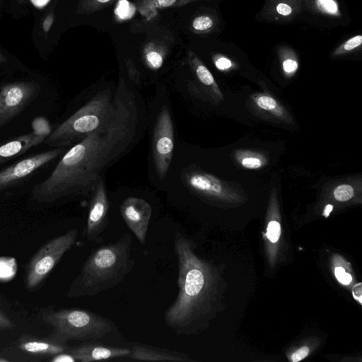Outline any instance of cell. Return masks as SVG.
Here are the masks:
<instances>
[{
    "instance_id": "cell-35",
    "label": "cell",
    "mask_w": 362,
    "mask_h": 362,
    "mask_svg": "<svg viewBox=\"0 0 362 362\" xmlns=\"http://www.w3.org/2000/svg\"><path fill=\"white\" fill-rule=\"evenodd\" d=\"M216 66L221 70H226L232 66L231 62L225 57H218L214 60Z\"/></svg>"
},
{
    "instance_id": "cell-3",
    "label": "cell",
    "mask_w": 362,
    "mask_h": 362,
    "mask_svg": "<svg viewBox=\"0 0 362 362\" xmlns=\"http://www.w3.org/2000/svg\"><path fill=\"white\" fill-rule=\"evenodd\" d=\"M131 252L128 233L93 251L71 282L67 297L93 296L118 285L134 268Z\"/></svg>"
},
{
    "instance_id": "cell-37",
    "label": "cell",
    "mask_w": 362,
    "mask_h": 362,
    "mask_svg": "<svg viewBox=\"0 0 362 362\" xmlns=\"http://www.w3.org/2000/svg\"><path fill=\"white\" fill-rule=\"evenodd\" d=\"M345 272V269L341 267H337L334 270L335 276L337 279H339Z\"/></svg>"
},
{
    "instance_id": "cell-9",
    "label": "cell",
    "mask_w": 362,
    "mask_h": 362,
    "mask_svg": "<svg viewBox=\"0 0 362 362\" xmlns=\"http://www.w3.org/2000/svg\"><path fill=\"white\" fill-rule=\"evenodd\" d=\"M174 127L170 111L164 105L158 112L153 129L152 155L156 175L165 178L173 159Z\"/></svg>"
},
{
    "instance_id": "cell-18",
    "label": "cell",
    "mask_w": 362,
    "mask_h": 362,
    "mask_svg": "<svg viewBox=\"0 0 362 362\" xmlns=\"http://www.w3.org/2000/svg\"><path fill=\"white\" fill-rule=\"evenodd\" d=\"M168 45L160 40L147 41L142 50V59L146 67L157 71L162 67L168 53Z\"/></svg>"
},
{
    "instance_id": "cell-29",
    "label": "cell",
    "mask_w": 362,
    "mask_h": 362,
    "mask_svg": "<svg viewBox=\"0 0 362 362\" xmlns=\"http://www.w3.org/2000/svg\"><path fill=\"white\" fill-rule=\"evenodd\" d=\"M14 326L11 319L0 308V332L12 329Z\"/></svg>"
},
{
    "instance_id": "cell-16",
    "label": "cell",
    "mask_w": 362,
    "mask_h": 362,
    "mask_svg": "<svg viewBox=\"0 0 362 362\" xmlns=\"http://www.w3.org/2000/svg\"><path fill=\"white\" fill-rule=\"evenodd\" d=\"M128 358L142 361L187 362L192 361L185 353L141 343L132 344Z\"/></svg>"
},
{
    "instance_id": "cell-14",
    "label": "cell",
    "mask_w": 362,
    "mask_h": 362,
    "mask_svg": "<svg viewBox=\"0 0 362 362\" xmlns=\"http://www.w3.org/2000/svg\"><path fill=\"white\" fill-rule=\"evenodd\" d=\"M68 352L76 361L92 362L128 357L130 348L112 346L97 341H84L70 347Z\"/></svg>"
},
{
    "instance_id": "cell-36",
    "label": "cell",
    "mask_w": 362,
    "mask_h": 362,
    "mask_svg": "<svg viewBox=\"0 0 362 362\" xmlns=\"http://www.w3.org/2000/svg\"><path fill=\"white\" fill-rule=\"evenodd\" d=\"M351 276L349 274L345 272L338 281H340L342 284L348 285L351 283Z\"/></svg>"
},
{
    "instance_id": "cell-23",
    "label": "cell",
    "mask_w": 362,
    "mask_h": 362,
    "mask_svg": "<svg viewBox=\"0 0 362 362\" xmlns=\"http://www.w3.org/2000/svg\"><path fill=\"white\" fill-rule=\"evenodd\" d=\"M362 45V35L361 34L355 35L340 44L333 52V55L340 56L346 54L353 51L361 48Z\"/></svg>"
},
{
    "instance_id": "cell-34",
    "label": "cell",
    "mask_w": 362,
    "mask_h": 362,
    "mask_svg": "<svg viewBox=\"0 0 362 362\" xmlns=\"http://www.w3.org/2000/svg\"><path fill=\"white\" fill-rule=\"evenodd\" d=\"M54 357L51 359L53 362H73L76 361L75 358L68 352H63L53 356Z\"/></svg>"
},
{
    "instance_id": "cell-31",
    "label": "cell",
    "mask_w": 362,
    "mask_h": 362,
    "mask_svg": "<svg viewBox=\"0 0 362 362\" xmlns=\"http://www.w3.org/2000/svg\"><path fill=\"white\" fill-rule=\"evenodd\" d=\"M242 165L246 168L255 169L262 165V161L258 158L247 157L242 160Z\"/></svg>"
},
{
    "instance_id": "cell-12",
    "label": "cell",
    "mask_w": 362,
    "mask_h": 362,
    "mask_svg": "<svg viewBox=\"0 0 362 362\" xmlns=\"http://www.w3.org/2000/svg\"><path fill=\"white\" fill-rule=\"evenodd\" d=\"M305 0H264L255 16L258 21L284 25L299 20L303 13Z\"/></svg>"
},
{
    "instance_id": "cell-21",
    "label": "cell",
    "mask_w": 362,
    "mask_h": 362,
    "mask_svg": "<svg viewBox=\"0 0 362 362\" xmlns=\"http://www.w3.org/2000/svg\"><path fill=\"white\" fill-rule=\"evenodd\" d=\"M216 21L214 16L202 13L194 17L190 23V30L195 34H206L216 26Z\"/></svg>"
},
{
    "instance_id": "cell-30",
    "label": "cell",
    "mask_w": 362,
    "mask_h": 362,
    "mask_svg": "<svg viewBox=\"0 0 362 362\" xmlns=\"http://www.w3.org/2000/svg\"><path fill=\"white\" fill-rule=\"evenodd\" d=\"M54 21V12H49L48 14L45 16L43 19L42 27V31L45 34H47L51 30Z\"/></svg>"
},
{
    "instance_id": "cell-17",
    "label": "cell",
    "mask_w": 362,
    "mask_h": 362,
    "mask_svg": "<svg viewBox=\"0 0 362 362\" xmlns=\"http://www.w3.org/2000/svg\"><path fill=\"white\" fill-rule=\"evenodd\" d=\"M19 347L27 354L48 356L68 351L70 348L66 343L59 342L51 338L40 339L30 337H23L19 341Z\"/></svg>"
},
{
    "instance_id": "cell-32",
    "label": "cell",
    "mask_w": 362,
    "mask_h": 362,
    "mask_svg": "<svg viewBox=\"0 0 362 362\" xmlns=\"http://www.w3.org/2000/svg\"><path fill=\"white\" fill-rule=\"evenodd\" d=\"M285 72L291 74L295 72L298 66V62L292 58H286L282 63Z\"/></svg>"
},
{
    "instance_id": "cell-11",
    "label": "cell",
    "mask_w": 362,
    "mask_h": 362,
    "mask_svg": "<svg viewBox=\"0 0 362 362\" xmlns=\"http://www.w3.org/2000/svg\"><path fill=\"white\" fill-rule=\"evenodd\" d=\"M120 214L130 230L141 245H145L151 217V205L136 197L126 198L119 206Z\"/></svg>"
},
{
    "instance_id": "cell-13",
    "label": "cell",
    "mask_w": 362,
    "mask_h": 362,
    "mask_svg": "<svg viewBox=\"0 0 362 362\" xmlns=\"http://www.w3.org/2000/svg\"><path fill=\"white\" fill-rule=\"evenodd\" d=\"M345 6L339 0H305L301 18L315 24L335 26L345 23Z\"/></svg>"
},
{
    "instance_id": "cell-20",
    "label": "cell",
    "mask_w": 362,
    "mask_h": 362,
    "mask_svg": "<svg viewBox=\"0 0 362 362\" xmlns=\"http://www.w3.org/2000/svg\"><path fill=\"white\" fill-rule=\"evenodd\" d=\"M187 62L199 82L212 90H217L213 75L197 54L192 50L187 52Z\"/></svg>"
},
{
    "instance_id": "cell-24",
    "label": "cell",
    "mask_w": 362,
    "mask_h": 362,
    "mask_svg": "<svg viewBox=\"0 0 362 362\" xmlns=\"http://www.w3.org/2000/svg\"><path fill=\"white\" fill-rule=\"evenodd\" d=\"M32 132L37 135L45 136L51 133L52 129L49 121L44 117H37L31 123Z\"/></svg>"
},
{
    "instance_id": "cell-25",
    "label": "cell",
    "mask_w": 362,
    "mask_h": 362,
    "mask_svg": "<svg viewBox=\"0 0 362 362\" xmlns=\"http://www.w3.org/2000/svg\"><path fill=\"white\" fill-rule=\"evenodd\" d=\"M334 198L340 202L348 201L354 196V189L349 185H341L334 190Z\"/></svg>"
},
{
    "instance_id": "cell-7",
    "label": "cell",
    "mask_w": 362,
    "mask_h": 362,
    "mask_svg": "<svg viewBox=\"0 0 362 362\" xmlns=\"http://www.w3.org/2000/svg\"><path fill=\"white\" fill-rule=\"evenodd\" d=\"M41 86L33 81H16L0 86V129L20 115L40 95Z\"/></svg>"
},
{
    "instance_id": "cell-40",
    "label": "cell",
    "mask_w": 362,
    "mask_h": 362,
    "mask_svg": "<svg viewBox=\"0 0 362 362\" xmlns=\"http://www.w3.org/2000/svg\"><path fill=\"white\" fill-rule=\"evenodd\" d=\"M8 361H10L9 359H7V358L0 356V362H8Z\"/></svg>"
},
{
    "instance_id": "cell-38",
    "label": "cell",
    "mask_w": 362,
    "mask_h": 362,
    "mask_svg": "<svg viewBox=\"0 0 362 362\" xmlns=\"http://www.w3.org/2000/svg\"><path fill=\"white\" fill-rule=\"evenodd\" d=\"M332 209H333L332 205H331V204L327 205L325 206V210H324V212H323V215L325 217H328L329 216V214L332 211Z\"/></svg>"
},
{
    "instance_id": "cell-26",
    "label": "cell",
    "mask_w": 362,
    "mask_h": 362,
    "mask_svg": "<svg viewBox=\"0 0 362 362\" xmlns=\"http://www.w3.org/2000/svg\"><path fill=\"white\" fill-rule=\"evenodd\" d=\"M125 64L129 78L139 86L141 83V74L137 69L135 64L131 59L126 58Z\"/></svg>"
},
{
    "instance_id": "cell-15",
    "label": "cell",
    "mask_w": 362,
    "mask_h": 362,
    "mask_svg": "<svg viewBox=\"0 0 362 362\" xmlns=\"http://www.w3.org/2000/svg\"><path fill=\"white\" fill-rule=\"evenodd\" d=\"M45 138L31 132L0 142V166L41 144Z\"/></svg>"
},
{
    "instance_id": "cell-5",
    "label": "cell",
    "mask_w": 362,
    "mask_h": 362,
    "mask_svg": "<svg viewBox=\"0 0 362 362\" xmlns=\"http://www.w3.org/2000/svg\"><path fill=\"white\" fill-rule=\"evenodd\" d=\"M42 316L54 328L50 338L62 343L69 340L97 341L117 329L112 321L83 309L44 310Z\"/></svg>"
},
{
    "instance_id": "cell-2",
    "label": "cell",
    "mask_w": 362,
    "mask_h": 362,
    "mask_svg": "<svg viewBox=\"0 0 362 362\" xmlns=\"http://www.w3.org/2000/svg\"><path fill=\"white\" fill-rule=\"evenodd\" d=\"M174 250L177 258V296L165 310L164 321L177 335L193 334L204 316L208 276L204 263L197 257L192 242L177 231Z\"/></svg>"
},
{
    "instance_id": "cell-27",
    "label": "cell",
    "mask_w": 362,
    "mask_h": 362,
    "mask_svg": "<svg viewBox=\"0 0 362 362\" xmlns=\"http://www.w3.org/2000/svg\"><path fill=\"white\" fill-rule=\"evenodd\" d=\"M281 234V226L279 222L270 221L267 226V238L272 243L278 241Z\"/></svg>"
},
{
    "instance_id": "cell-28",
    "label": "cell",
    "mask_w": 362,
    "mask_h": 362,
    "mask_svg": "<svg viewBox=\"0 0 362 362\" xmlns=\"http://www.w3.org/2000/svg\"><path fill=\"white\" fill-rule=\"evenodd\" d=\"M257 105L266 110H272L277 106L276 101L269 96H261L257 100Z\"/></svg>"
},
{
    "instance_id": "cell-39",
    "label": "cell",
    "mask_w": 362,
    "mask_h": 362,
    "mask_svg": "<svg viewBox=\"0 0 362 362\" xmlns=\"http://www.w3.org/2000/svg\"><path fill=\"white\" fill-rule=\"evenodd\" d=\"M7 62L6 57L0 52V64H4Z\"/></svg>"
},
{
    "instance_id": "cell-19",
    "label": "cell",
    "mask_w": 362,
    "mask_h": 362,
    "mask_svg": "<svg viewBox=\"0 0 362 362\" xmlns=\"http://www.w3.org/2000/svg\"><path fill=\"white\" fill-rule=\"evenodd\" d=\"M204 0H134L135 8L144 17L150 19L159 10L186 6L189 4Z\"/></svg>"
},
{
    "instance_id": "cell-6",
    "label": "cell",
    "mask_w": 362,
    "mask_h": 362,
    "mask_svg": "<svg viewBox=\"0 0 362 362\" xmlns=\"http://www.w3.org/2000/svg\"><path fill=\"white\" fill-rule=\"evenodd\" d=\"M78 230L70 229L44 244L26 267L25 284L28 291L36 290L45 280L64 255L74 245Z\"/></svg>"
},
{
    "instance_id": "cell-22",
    "label": "cell",
    "mask_w": 362,
    "mask_h": 362,
    "mask_svg": "<svg viewBox=\"0 0 362 362\" xmlns=\"http://www.w3.org/2000/svg\"><path fill=\"white\" fill-rule=\"evenodd\" d=\"M117 0H79L76 13L77 15H87L95 13L109 7Z\"/></svg>"
},
{
    "instance_id": "cell-33",
    "label": "cell",
    "mask_w": 362,
    "mask_h": 362,
    "mask_svg": "<svg viewBox=\"0 0 362 362\" xmlns=\"http://www.w3.org/2000/svg\"><path fill=\"white\" fill-rule=\"evenodd\" d=\"M309 352V349L308 346H305L299 349H298L296 351H295L292 356H291V361L293 362H298L301 361L302 359L305 358Z\"/></svg>"
},
{
    "instance_id": "cell-8",
    "label": "cell",
    "mask_w": 362,
    "mask_h": 362,
    "mask_svg": "<svg viewBox=\"0 0 362 362\" xmlns=\"http://www.w3.org/2000/svg\"><path fill=\"white\" fill-rule=\"evenodd\" d=\"M66 148L54 147L30 155L0 170V192L23 185L59 158Z\"/></svg>"
},
{
    "instance_id": "cell-1",
    "label": "cell",
    "mask_w": 362,
    "mask_h": 362,
    "mask_svg": "<svg viewBox=\"0 0 362 362\" xmlns=\"http://www.w3.org/2000/svg\"><path fill=\"white\" fill-rule=\"evenodd\" d=\"M146 116L142 97L120 75L107 119L71 146L50 175L34 185L31 198L40 204H50L90 197L106 170L140 141Z\"/></svg>"
},
{
    "instance_id": "cell-41",
    "label": "cell",
    "mask_w": 362,
    "mask_h": 362,
    "mask_svg": "<svg viewBox=\"0 0 362 362\" xmlns=\"http://www.w3.org/2000/svg\"><path fill=\"white\" fill-rule=\"evenodd\" d=\"M17 1L23 2L24 0H17Z\"/></svg>"
},
{
    "instance_id": "cell-10",
    "label": "cell",
    "mask_w": 362,
    "mask_h": 362,
    "mask_svg": "<svg viewBox=\"0 0 362 362\" xmlns=\"http://www.w3.org/2000/svg\"><path fill=\"white\" fill-rule=\"evenodd\" d=\"M86 225L83 230L86 239L93 244L101 243V234L108 224L110 203L104 179L97 183L90 197Z\"/></svg>"
},
{
    "instance_id": "cell-4",
    "label": "cell",
    "mask_w": 362,
    "mask_h": 362,
    "mask_svg": "<svg viewBox=\"0 0 362 362\" xmlns=\"http://www.w3.org/2000/svg\"><path fill=\"white\" fill-rule=\"evenodd\" d=\"M112 88L98 91L85 105L53 129L43 143L66 148L81 141L98 129L107 119L112 107Z\"/></svg>"
}]
</instances>
